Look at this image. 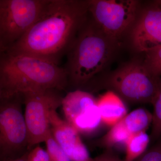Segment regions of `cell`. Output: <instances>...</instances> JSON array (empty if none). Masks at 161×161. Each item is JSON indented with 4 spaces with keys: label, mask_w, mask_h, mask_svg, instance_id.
Listing matches in <instances>:
<instances>
[{
    "label": "cell",
    "mask_w": 161,
    "mask_h": 161,
    "mask_svg": "<svg viewBox=\"0 0 161 161\" xmlns=\"http://www.w3.org/2000/svg\"><path fill=\"white\" fill-rule=\"evenodd\" d=\"M89 14L88 1L50 0L40 19L3 53L29 55L59 64Z\"/></svg>",
    "instance_id": "1"
},
{
    "label": "cell",
    "mask_w": 161,
    "mask_h": 161,
    "mask_svg": "<svg viewBox=\"0 0 161 161\" xmlns=\"http://www.w3.org/2000/svg\"><path fill=\"white\" fill-rule=\"evenodd\" d=\"M68 85L66 71L59 64L29 55L1 53L0 98L49 89L62 91Z\"/></svg>",
    "instance_id": "2"
},
{
    "label": "cell",
    "mask_w": 161,
    "mask_h": 161,
    "mask_svg": "<svg viewBox=\"0 0 161 161\" xmlns=\"http://www.w3.org/2000/svg\"><path fill=\"white\" fill-rule=\"evenodd\" d=\"M116 43L104 33L92 18L87 19L66 55L64 68L68 85L75 87L83 86L102 71Z\"/></svg>",
    "instance_id": "3"
},
{
    "label": "cell",
    "mask_w": 161,
    "mask_h": 161,
    "mask_svg": "<svg viewBox=\"0 0 161 161\" xmlns=\"http://www.w3.org/2000/svg\"><path fill=\"white\" fill-rule=\"evenodd\" d=\"M50 0H0V52L20 40L43 14Z\"/></svg>",
    "instance_id": "4"
},
{
    "label": "cell",
    "mask_w": 161,
    "mask_h": 161,
    "mask_svg": "<svg viewBox=\"0 0 161 161\" xmlns=\"http://www.w3.org/2000/svg\"><path fill=\"white\" fill-rule=\"evenodd\" d=\"M22 103L23 94L1 98L0 153L3 161L19 157L25 153L26 148L29 149Z\"/></svg>",
    "instance_id": "5"
},
{
    "label": "cell",
    "mask_w": 161,
    "mask_h": 161,
    "mask_svg": "<svg viewBox=\"0 0 161 161\" xmlns=\"http://www.w3.org/2000/svg\"><path fill=\"white\" fill-rule=\"evenodd\" d=\"M160 79L152 75L144 63L133 61L115 71L106 84L128 101L152 103Z\"/></svg>",
    "instance_id": "6"
},
{
    "label": "cell",
    "mask_w": 161,
    "mask_h": 161,
    "mask_svg": "<svg viewBox=\"0 0 161 161\" xmlns=\"http://www.w3.org/2000/svg\"><path fill=\"white\" fill-rule=\"evenodd\" d=\"M89 14L107 36L117 41L134 23L139 7L135 0L88 1Z\"/></svg>",
    "instance_id": "7"
},
{
    "label": "cell",
    "mask_w": 161,
    "mask_h": 161,
    "mask_svg": "<svg viewBox=\"0 0 161 161\" xmlns=\"http://www.w3.org/2000/svg\"><path fill=\"white\" fill-rule=\"evenodd\" d=\"M59 90L49 89L23 94L28 136V149L45 142L51 132L50 113L62 104Z\"/></svg>",
    "instance_id": "8"
},
{
    "label": "cell",
    "mask_w": 161,
    "mask_h": 161,
    "mask_svg": "<svg viewBox=\"0 0 161 161\" xmlns=\"http://www.w3.org/2000/svg\"><path fill=\"white\" fill-rule=\"evenodd\" d=\"M133 46L139 52L150 50L161 45V7L145 9L134 24L131 32Z\"/></svg>",
    "instance_id": "9"
},
{
    "label": "cell",
    "mask_w": 161,
    "mask_h": 161,
    "mask_svg": "<svg viewBox=\"0 0 161 161\" xmlns=\"http://www.w3.org/2000/svg\"><path fill=\"white\" fill-rule=\"evenodd\" d=\"M52 135L71 161H93L77 130L60 118L56 110L50 113Z\"/></svg>",
    "instance_id": "10"
},
{
    "label": "cell",
    "mask_w": 161,
    "mask_h": 161,
    "mask_svg": "<svg viewBox=\"0 0 161 161\" xmlns=\"http://www.w3.org/2000/svg\"><path fill=\"white\" fill-rule=\"evenodd\" d=\"M97 105L103 124L112 127L128 114L122 99L113 91H108L97 99Z\"/></svg>",
    "instance_id": "11"
},
{
    "label": "cell",
    "mask_w": 161,
    "mask_h": 161,
    "mask_svg": "<svg viewBox=\"0 0 161 161\" xmlns=\"http://www.w3.org/2000/svg\"><path fill=\"white\" fill-rule=\"evenodd\" d=\"M97 99L90 92L77 89L69 92L62 100V109L66 121L72 125L75 119L97 104Z\"/></svg>",
    "instance_id": "12"
},
{
    "label": "cell",
    "mask_w": 161,
    "mask_h": 161,
    "mask_svg": "<svg viewBox=\"0 0 161 161\" xmlns=\"http://www.w3.org/2000/svg\"><path fill=\"white\" fill-rule=\"evenodd\" d=\"M101 124L103 123L96 104L75 119L71 125L79 133L88 134L98 130Z\"/></svg>",
    "instance_id": "13"
},
{
    "label": "cell",
    "mask_w": 161,
    "mask_h": 161,
    "mask_svg": "<svg viewBox=\"0 0 161 161\" xmlns=\"http://www.w3.org/2000/svg\"><path fill=\"white\" fill-rule=\"evenodd\" d=\"M124 125L131 135L146 132L152 123L153 115L144 108L136 109L127 114L122 119Z\"/></svg>",
    "instance_id": "14"
},
{
    "label": "cell",
    "mask_w": 161,
    "mask_h": 161,
    "mask_svg": "<svg viewBox=\"0 0 161 161\" xmlns=\"http://www.w3.org/2000/svg\"><path fill=\"white\" fill-rule=\"evenodd\" d=\"M150 136L146 132L131 135L126 142L125 161H135L146 152L150 143Z\"/></svg>",
    "instance_id": "15"
},
{
    "label": "cell",
    "mask_w": 161,
    "mask_h": 161,
    "mask_svg": "<svg viewBox=\"0 0 161 161\" xmlns=\"http://www.w3.org/2000/svg\"><path fill=\"white\" fill-rule=\"evenodd\" d=\"M131 134L124 125L122 119L112 127L109 131L99 141L100 146L107 149L119 144H125Z\"/></svg>",
    "instance_id": "16"
},
{
    "label": "cell",
    "mask_w": 161,
    "mask_h": 161,
    "mask_svg": "<svg viewBox=\"0 0 161 161\" xmlns=\"http://www.w3.org/2000/svg\"><path fill=\"white\" fill-rule=\"evenodd\" d=\"M152 104L153 106V112L152 114V128L150 138L153 141L158 140L161 136V78L158 89Z\"/></svg>",
    "instance_id": "17"
},
{
    "label": "cell",
    "mask_w": 161,
    "mask_h": 161,
    "mask_svg": "<svg viewBox=\"0 0 161 161\" xmlns=\"http://www.w3.org/2000/svg\"><path fill=\"white\" fill-rule=\"evenodd\" d=\"M145 53L144 64L150 73L157 78L161 76V45L153 47Z\"/></svg>",
    "instance_id": "18"
},
{
    "label": "cell",
    "mask_w": 161,
    "mask_h": 161,
    "mask_svg": "<svg viewBox=\"0 0 161 161\" xmlns=\"http://www.w3.org/2000/svg\"><path fill=\"white\" fill-rule=\"evenodd\" d=\"M44 142L50 161H71L64 150L55 140L52 132L47 136Z\"/></svg>",
    "instance_id": "19"
},
{
    "label": "cell",
    "mask_w": 161,
    "mask_h": 161,
    "mask_svg": "<svg viewBox=\"0 0 161 161\" xmlns=\"http://www.w3.org/2000/svg\"><path fill=\"white\" fill-rule=\"evenodd\" d=\"M135 161H161V139Z\"/></svg>",
    "instance_id": "20"
},
{
    "label": "cell",
    "mask_w": 161,
    "mask_h": 161,
    "mask_svg": "<svg viewBox=\"0 0 161 161\" xmlns=\"http://www.w3.org/2000/svg\"><path fill=\"white\" fill-rule=\"evenodd\" d=\"M27 161H50V160L47 151L37 146L28 152Z\"/></svg>",
    "instance_id": "21"
},
{
    "label": "cell",
    "mask_w": 161,
    "mask_h": 161,
    "mask_svg": "<svg viewBox=\"0 0 161 161\" xmlns=\"http://www.w3.org/2000/svg\"><path fill=\"white\" fill-rule=\"evenodd\" d=\"M93 159L94 161H120L121 160L112 149H108Z\"/></svg>",
    "instance_id": "22"
},
{
    "label": "cell",
    "mask_w": 161,
    "mask_h": 161,
    "mask_svg": "<svg viewBox=\"0 0 161 161\" xmlns=\"http://www.w3.org/2000/svg\"><path fill=\"white\" fill-rule=\"evenodd\" d=\"M28 152L25 153L23 155L17 158L10 159L2 161H27V155Z\"/></svg>",
    "instance_id": "23"
},
{
    "label": "cell",
    "mask_w": 161,
    "mask_h": 161,
    "mask_svg": "<svg viewBox=\"0 0 161 161\" xmlns=\"http://www.w3.org/2000/svg\"><path fill=\"white\" fill-rule=\"evenodd\" d=\"M155 4H156L157 5H158V6H160L161 7V0H159V1H156L155 2Z\"/></svg>",
    "instance_id": "24"
},
{
    "label": "cell",
    "mask_w": 161,
    "mask_h": 161,
    "mask_svg": "<svg viewBox=\"0 0 161 161\" xmlns=\"http://www.w3.org/2000/svg\"><path fill=\"white\" fill-rule=\"evenodd\" d=\"M125 161V160H121V161Z\"/></svg>",
    "instance_id": "25"
},
{
    "label": "cell",
    "mask_w": 161,
    "mask_h": 161,
    "mask_svg": "<svg viewBox=\"0 0 161 161\" xmlns=\"http://www.w3.org/2000/svg\"><path fill=\"white\" fill-rule=\"evenodd\" d=\"M93 161H94V159H93Z\"/></svg>",
    "instance_id": "26"
}]
</instances>
